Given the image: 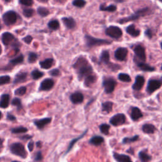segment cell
<instances>
[{"mask_svg": "<svg viewBox=\"0 0 162 162\" xmlns=\"http://www.w3.org/2000/svg\"><path fill=\"white\" fill-rule=\"evenodd\" d=\"M74 67L77 70L79 80L86 78L92 74V67L88 61L83 58L80 57L74 65Z\"/></svg>", "mask_w": 162, "mask_h": 162, "instance_id": "6da1fadb", "label": "cell"}, {"mask_svg": "<svg viewBox=\"0 0 162 162\" xmlns=\"http://www.w3.org/2000/svg\"><path fill=\"white\" fill-rule=\"evenodd\" d=\"M10 149L12 154L22 158H26L27 156V153L25 149V147L21 143H15L12 144L10 146Z\"/></svg>", "mask_w": 162, "mask_h": 162, "instance_id": "7a4b0ae2", "label": "cell"}, {"mask_svg": "<svg viewBox=\"0 0 162 162\" xmlns=\"http://www.w3.org/2000/svg\"><path fill=\"white\" fill-rule=\"evenodd\" d=\"M85 40L86 46L88 48H91L95 46H100V45H104V44H110L112 43L111 41L105 40V39H100L98 38H95L89 35L85 36Z\"/></svg>", "mask_w": 162, "mask_h": 162, "instance_id": "3957f363", "label": "cell"}, {"mask_svg": "<svg viewBox=\"0 0 162 162\" xmlns=\"http://www.w3.org/2000/svg\"><path fill=\"white\" fill-rule=\"evenodd\" d=\"M116 85H117L116 81L112 77L104 78L103 81V86L107 94L112 93L114 91Z\"/></svg>", "mask_w": 162, "mask_h": 162, "instance_id": "277c9868", "label": "cell"}, {"mask_svg": "<svg viewBox=\"0 0 162 162\" xmlns=\"http://www.w3.org/2000/svg\"><path fill=\"white\" fill-rule=\"evenodd\" d=\"M105 33L107 36L113 39H119L122 36V30L117 26H110L106 29Z\"/></svg>", "mask_w": 162, "mask_h": 162, "instance_id": "5b68a950", "label": "cell"}, {"mask_svg": "<svg viewBox=\"0 0 162 162\" xmlns=\"http://www.w3.org/2000/svg\"><path fill=\"white\" fill-rule=\"evenodd\" d=\"M2 18L4 24L7 25H10L17 22V15L14 11H8L3 14Z\"/></svg>", "mask_w": 162, "mask_h": 162, "instance_id": "8992f818", "label": "cell"}, {"mask_svg": "<svg viewBox=\"0 0 162 162\" xmlns=\"http://www.w3.org/2000/svg\"><path fill=\"white\" fill-rule=\"evenodd\" d=\"M126 117L123 113H117L113 115L110 120V123L113 126H118L125 123Z\"/></svg>", "mask_w": 162, "mask_h": 162, "instance_id": "52a82bcc", "label": "cell"}, {"mask_svg": "<svg viewBox=\"0 0 162 162\" xmlns=\"http://www.w3.org/2000/svg\"><path fill=\"white\" fill-rule=\"evenodd\" d=\"M162 85V81L160 80H150L147 86V91L151 94L158 89Z\"/></svg>", "mask_w": 162, "mask_h": 162, "instance_id": "ba28073f", "label": "cell"}, {"mask_svg": "<svg viewBox=\"0 0 162 162\" xmlns=\"http://www.w3.org/2000/svg\"><path fill=\"white\" fill-rule=\"evenodd\" d=\"M148 10L147 8L146 9H143V10H141L140 11H138V12H136L135 14L130 16V17H126V18H123L121 20H119V23L120 24H124V23H126L128 21H131V20H136L138 19L140 16L144 15L146 11Z\"/></svg>", "mask_w": 162, "mask_h": 162, "instance_id": "9c48e42d", "label": "cell"}, {"mask_svg": "<svg viewBox=\"0 0 162 162\" xmlns=\"http://www.w3.org/2000/svg\"><path fill=\"white\" fill-rule=\"evenodd\" d=\"M128 53V50L126 48L120 47L115 52V57L119 61H123L125 60Z\"/></svg>", "mask_w": 162, "mask_h": 162, "instance_id": "30bf717a", "label": "cell"}, {"mask_svg": "<svg viewBox=\"0 0 162 162\" xmlns=\"http://www.w3.org/2000/svg\"><path fill=\"white\" fill-rule=\"evenodd\" d=\"M134 51L136 56L138 58L139 60L144 61L146 60V53L145 49L141 45H137L134 48Z\"/></svg>", "mask_w": 162, "mask_h": 162, "instance_id": "8fae6325", "label": "cell"}, {"mask_svg": "<svg viewBox=\"0 0 162 162\" xmlns=\"http://www.w3.org/2000/svg\"><path fill=\"white\" fill-rule=\"evenodd\" d=\"M55 82L51 79H44L40 85L39 90L40 91H49L53 88L54 86Z\"/></svg>", "mask_w": 162, "mask_h": 162, "instance_id": "7c38bea8", "label": "cell"}, {"mask_svg": "<svg viewBox=\"0 0 162 162\" xmlns=\"http://www.w3.org/2000/svg\"><path fill=\"white\" fill-rule=\"evenodd\" d=\"M71 101L74 104H80L84 101V96L80 92H76L70 96Z\"/></svg>", "mask_w": 162, "mask_h": 162, "instance_id": "4fadbf2b", "label": "cell"}, {"mask_svg": "<svg viewBox=\"0 0 162 162\" xmlns=\"http://www.w3.org/2000/svg\"><path fill=\"white\" fill-rule=\"evenodd\" d=\"M145 80L144 78L141 76H138L136 77V81L133 86V89L135 91H139L142 89L144 86Z\"/></svg>", "mask_w": 162, "mask_h": 162, "instance_id": "5bb4252c", "label": "cell"}, {"mask_svg": "<svg viewBox=\"0 0 162 162\" xmlns=\"http://www.w3.org/2000/svg\"><path fill=\"white\" fill-rule=\"evenodd\" d=\"M115 159L118 162H133L131 158L127 155L123 154H118L116 152L113 153Z\"/></svg>", "mask_w": 162, "mask_h": 162, "instance_id": "9a60e30c", "label": "cell"}, {"mask_svg": "<svg viewBox=\"0 0 162 162\" xmlns=\"http://www.w3.org/2000/svg\"><path fill=\"white\" fill-rule=\"evenodd\" d=\"M14 39H15L14 36L12 34L10 33V32H4V33L2 34V41L3 44L5 46L10 44Z\"/></svg>", "mask_w": 162, "mask_h": 162, "instance_id": "2e32d148", "label": "cell"}, {"mask_svg": "<svg viewBox=\"0 0 162 162\" xmlns=\"http://www.w3.org/2000/svg\"><path fill=\"white\" fill-rule=\"evenodd\" d=\"M51 121V118H44L39 120H36L34 121V125L39 129H43L46 125L49 124Z\"/></svg>", "mask_w": 162, "mask_h": 162, "instance_id": "e0dca14e", "label": "cell"}, {"mask_svg": "<svg viewBox=\"0 0 162 162\" xmlns=\"http://www.w3.org/2000/svg\"><path fill=\"white\" fill-rule=\"evenodd\" d=\"M143 117V113L138 107H133L131 112V117L133 120L137 121Z\"/></svg>", "mask_w": 162, "mask_h": 162, "instance_id": "ac0fdd59", "label": "cell"}, {"mask_svg": "<svg viewBox=\"0 0 162 162\" xmlns=\"http://www.w3.org/2000/svg\"><path fill=\"white\" fill-rule=\"evenodd\" d=\"M61 20L64 25L69 29L74 28L76 25L75 20L72 17H63Z\"/></svg>", "mask_w": 162, "mask_h": 162, "instance_id": "d6986e66", "label": "cell"}, {"mask_svg": "<svg viewBox=\"0 0 162 162\" xmlns=\"http://www.w3.org/2000/svg\"><path fill=\"white\" fill-rule=\"evenodd\" d=\"M126 32L133 37H138L140 34V30L136 29L135 25H131L127 27Z\"/></svg>", "mask_w": 162, "mask_h": 162, "instance_id": "ffe728a7", "label": "cell"}, {"mask_svg": "<svg viewBox=\"0 0 162 162\" xmlns=\"http://www.w3.org/2000/svg\"><path fill=\"white\" fill-rule=\"evenodd\" d=\"M104 142V138L100 136H94L89 140V144L98 146L103 144Z\"/></svg>", "mask_w": 162, "mask_h": 162, "instance_id": "44dd1931", "label": "cell"}, {"mask_svg": "<svg viewBox=\"0 0 162 162\" xmlns=\"http://www.w3.org/2000/svg\"><path fill=\"white\" fill-rule=\"evenodd\" d=\"M10 103V96L8 94H3L1 96L0 107L2 108H7Z\"/></svg>", "mask_w": 162, "mask_h": 162, "instance_id": "7402d4cb", "label": "cell"}, {"mask_svg": "<svg viewBox=\"0 0 162 162\" xmlns=\"http://www.w3.org/2000/svg\"><path fill=\"white\" fill-rule=\"evenodd\" d=\"M53 62H54V60L53 58H47L44 61H40L39 65L42 69H48L53 66Z\"/></svg>", "mask_w": 162, "mask_h": 162, "instance_id": "603a6c76", "label": "cell"}, {"mask_svg": "<svg viewBox=\"0 0 162 162\" xmlns=\"http://www.w3.org/2000/svg\"><path fill=\"white\" fill-rule=\"evenodd\" d=\"M142 130L146 134H153L156 131V127L152 124L146 123L143 125Z\"/></svg>", "mask_w": 162, "mask_h": 162, "instance_id": "cb8c5ba5", "label": "cell"}, {"mask_svg": "<svg viewBox=\"0 0 162 162\" xmlns=\"http://www.w3.org/2000/svg\"><path fill=\"white\" fill-rule=\"evenodd\" d=\"M27 77V74L26 72H19L15 76L13 83L18 84L20 82H23L26 80Z\"/></svg>", "mask_w": 162, "mask_h": 162, "instance_id": "d4e9b609", "label": "cell"}, {"mask_svg": "<svg viewBox=\"0 0 162 162\" xmlns=\"http://www.w3.org/2000/svg\"><path fill=\"white\" fill-rule=\"evenodd\" d=\"M138 66L141 70H142L143 71H145V72H152L155 70V69L154 67H152L149 66V65L143 63V62L138 63Z\"/></svg>", "mask_w": 162, "mask_h": 162, "instance_id": "484cf974", "label": "cell"}, {"mask_svg": "<svg viewBox=\"0 0 162 162\" xmlns=\"http://www.w3.org/2000/svg\"><path fill=\"white\" fill-rule=\"evenodd\" d=\"M100 60L105 64H110V54L107 50L103 51L100 56Z\"/></svg>", "mask_w": 162, "mask_h": 162, "instance_id": "4316f807", "label": "cell"}, {"mask_svg": "<svg viewBox=\"0 0 162 162\" xmlns=\"http://www.w3.org/2000/svg\"><path fill=\"white\" fill-rule=\"evenodd\" d=\"M113 103L111 102H107L102 103V112L106 113H109L113 108Z\"/></svg>", "mask_w": 162, "mask_h": 162, "instance_id": "83f0119b", "label": "cell"}, {"mask_svg": "<svg viewBox=\"0 0 162 162\" xmlns=\"http://www.w3.org/2000/svg\"><path fill=\"white\" fill-rule=\"evenodd\" d=\"M139 158L141 162H149L151 159V156L144 151L139 152Z\"/></svg>", "mask_w": 162, "mask_h": 162, "instance_id": "f1b7e54d", "label": "cell"}, {"mask_svg": "<svg viewBox=\"0 0 162 162\" xmlns=\"http://www.w3.org/2000/svg\"><path fill=\"white\" fill-rule=\"evenodd\" d=\"M87 130H86V131H85L84 132V133L83 134H82L79 137H78V138H76V139H73L72 141H71V143H70V144H69V147H68V149H67V150L65 151V154H67L71 149H72V148H73V146H74V145L79 140V139H82L84 136V135L87 133Z\"/></svg>", "mask_w": 162, "mask_h": 162, "instance_id": "f546056e", "label": "cell"}, {"mask_svg": "<svg viewBox=\"0 0 162 162\" xmlns=\"http://www.w3.org/2000/svg\"><path fill=\"white\" fill-rule=\"evenodd\" d=\"M96 80V77L94 75H91L87 77L84 80V85L86 87H89L91 84H94Z\"/></svg>", "mask_w": 162, "mask_h": 162, "instance_id": "4dcf8cb0", "label": "cell"}, {"mask_svg": "<svg viewBox=\"0 0 162 162\" xmlns=\"http://www.w3.org/2000/svg\"><path fill=\"white\" fill-rule=\"evenodd\" d=\"M12 133L13 134H20V133H25L28 131V129L26 127L20 126L15 128H13L11 129Z\"/></svg>", "mask_w": 162, "mask_h": 162, "instance_id": "1f68e13d", "label": "cell"}, {"mask_svg": "<svg viewBox=\"0 0 162 162\" xmlns=\"http://www.w3.org/2000/svg\"><path fill=\"white\" fill-rule=\"evenodd\" d=\"M100 130L101 133L105 135H108L109 134V131L110 126L107 123H103L100 125Z\"/></svg>", "mask_w": 162, "mask_h": 162, "instance_id": "d6a6232c", "label": "cell"}, {"mask_svg": "<svg viewBox=\"0 0 162 162\" xmlns=\"http://www.w3.org/2000/svg\"><path fill=\"white\" fill-rule=\"evenodd\" d=\"M100 10L102 11H107L110 12H113L117 10V7L115 5H112L108 7H105L104 5H102L100 7Z\"/></svg>", "mask_w": 162, "mask_h": 162, "instance_id": "836d02e7", "label": "cell"}, {"mask_svg": "<svg viewBox=\"0 0 162 162\" xmlns=\"http://www.w3.org/2000/svg\"><path fill=\"white\" fill-rule=\"evenodd\" d=\"M31 76L34 80H38L39 78H41L44 76V73L38 71V69H35L31 73Z\"/></svg>", "mask_w": 162, "mask_h": 162, "instance_id": "e575fe53", "label": "cell"}, {"mask_svg": "<svg viewBox=\"0 0 162 162\" xmlns=\"http://www.w3.org/2000/svg\"><path fill=\"white\" fill-rule=\"evenodd\" d=\"M118 79L124 82H129L131 81V77L125 73H120L118 75Z\"/></svg>", "mask_w": 162, "mask_h": 162, "instance_id": "d590c367", "label": "cell"}, {"mask_svg": "<svg viewBox=\"0 0 162 162\" xmlns=\"http://www.w3.org/2000/svg\"><path fill=\"white\" fill-rule=\"evenodd\" d=\"M38 13L39 15H41L43 17H46L50 14V11L45 7H39L38 8Z\"/></svg>", "mask_w": 162, "mask_h": 162, "instance_id": "8d00e7d4", "label": "cell"}, {"mask_svg": "<svg viewBox=\"0 0 162 162\" xmlns=\"http://www.w3.org/2000/svg\"><path fill=\"white\" fill-rule=\"evenodd\" d=\"M48 26L52 30H57L60 27V24L57 20H53L49 22Z\"/></svg>", "mask_w": 162, "mask_h": 162, "instance_id": "74e56055", "label": "cell"}, {"mask_svg": "<svg viewBox=\"0 0 162 162\" xmlns=\"http://www.w3.org/2000/svg\"><path fill=\"white\" fill-rule=\"evenodd\" d=\"M23 61H24V56L22 55H20L18 57H16L13 60H11L10 61V63L12 65H16L22 63Z\"/></svg>", "mask_w": 162, "mask_h": 162, "instance_id": "f35d334b", "label": "cell"}, {"mask_svg": "<svg viewBox=\"0 0 162 162\" xmlns=\"http://www.w3.org/2000/svg\"><path fill=\"white\" fill-rule=\"evenodd\" d=\"M139 139V136H135L132 138H125L122 140V143L123 144H128L134 143Z\"/></svg>", "mask_w": 162, "mask_h": 162, "instance_id": "ab89813d", "label": "cell"}, {"mask_svg": "<svg viewBox=\"0 0 162 162\" xmlns=\"http://www.w3.org/2000/svg\"><path fill=\"white\" fill-rule=\"evenodd\" d=\"M38 56L36 53L33 52L29 53V57H28V61L30 63H33L38 60Z\"/></svg>", "mask_w": 162, "mask_h": 162, "instance_id": "60d3db41", "label": "cell"}, {"mask_svg": "<svg viewBox=\"0 0 162 162\" xmlns=\"http://www.w3.org/2000/svg\"><path fill=\"white\" fill-rule=\"evenodd\" d=\"M86 1L85 0H74L72 4L74 6L79 7V8H82L86 5Z\"/></svg>", "mask_w": 162, "mask_h": 162, "instance_id": "b9f144b4", "label": "cell"}, {"mask_svg": "<svg viewBox=\"0 0 162 162\" xmlns=\"http://www.w3.org/2000/svg\"><path fill=\"white\" fill-rule=\"evenodd\" d=\"M12 105L15 107H17L18 110H20L22 108V102L19 98H14L12 102Z\"/></svg>", "mask_w": 162, "mask_h": 162, "instance_id": "7bdbcfd3", "label": "cell"}, {"mask_svg": "<svg viewBox=\"0 0 162 162\" xmlns=\"http://www.w3.org/2000/svg\"><path fill=\"white\" fill-rule=\"evenodd\" d=\"M34 11L32 8H25L23 10V14L25 17L29 18L34 15Z\"/></svg>", "mask_w": 162, "mask_h": 162, "instance_id": "ee69618b", "label": "cell"}, {"mask_svg": "<svg viewBox=\"0 0 162 162\" xmlns=\"http://www.w3.org/2000/svg\"><path fill=\"white\" fill-rule=\"evenodd\" d=\"M27 91V87L25 86L20 87L15 91V94L17 96H23Z\"/></svg>", "mask_w": 162, "mask_h": 162, "instance_id": "f6af8a7d", "label": "cell"}, {"mask_svg": "<svg viewBox=\"0 0 162 162\" xmlns=\"http://www.w3.org/2000/svg\"><path fill=\"white\" fill-rule=\"evenodd\" d=\"M10 80H11V78L8 76H2L1 77H0V84L3 85V84H5L9 83Z\"/></svg>", "mask_w": 162, "mask_h": 162, "instance_id": "bcb514c9", "label": "cell"}, {"mask_svg": "<svg viewBox=\"0 0 162 162\" xmlns=\"http://www.w3.org/2000/svg\"><path fill=\"white\" fill-rule=\"evenodd\" d=\"M19 3L25 6L30 7L33 4V0H19Z\"/></svg>", "mask_w": 162, "mask_h": 162, "instance_id": "7dc6e473", "label": "cell"}, {"mask_svg": "<svg viewBox=\"0 0 162 162\" xmlns=\"http://www.w3.org/2000/svg\"><path fill=\"white\" fill-rule=\"evenodd\" d=\"M49 73H50V75H51V76H53V77L58 76L60 74V72L59 69H53Z\"/></svg>", "mask_w": 162, "mask_h": 162, "instance_id": "c3c4849f", "label": "cell"}, {"mask_svg": "<svg viewBox=\"0 0 162 162\" xmlns=\"http://www.w3.org/2000/svg\"><path fill=\"white\" fill-rule=\"evenodd\" d=\"M43 159V155H42V153L41 151H38L36 155H35V158H34V160L36 161H39L41 160H42Z\"/></svg>", "mask_w": 162, "mask_h": 162, "instance_id": "681fc988", "label": "cell"}, {"mask_svg": "<svg viewBox=\"0 0 162 162\" xmlns=\"http://www.w3.org/2000/svg\"><path fill=\"white\" fill-rule=\"evenodd\" d=\"M27 146H28V149H29V151L31 152V151H33L34 147V141H30V142L29 143Z\"/></svg>", "mask_w": 162, "mask_h": 162, "instance_id": "f907efd6", "label": "cell"}, {"mask_svg": "<svg viewBox=\"0 0 162 162\" xmlns=\"http://www.w3.org/2000/svg\"><path fill=\"white\" fill-rule=\"evenodd\" d=\"M23 41L25 42L27 44H30L32 41V37L30 36H27L23 38Z\"/></svg>", "mask_w": 162, "mask_h": 162, "instance_id": "816d5d0a", "label": "cell"}, {"mask_svg": "<svg viewBox=\"0 0 162 162\" xmlns=\"http://www.w3.org/2000/svg\"><path fill=\"white\" fill-rule=\"evenodd\" d=\"M7 120H10V121H15V120H17L16 117H15L14 115H12L11 113H7Z\"/></svg>", "mask_w": 162, "mask_h": 162, "instance_id": "f5cc1de1", "label": "cell"}, {"mask_svg": "<svg viewBox=\"0 0 162 162\" xmlns=\"http://www.w3.org/2000/svg\"><path fill=\"white\" fill-rule=\"evenodd\" d=\"M145 34L149 38H151L152 37V32L150 29H148L146 30V31L145 32Z\"/></svg>", "mask_w": 162, "mask_h": 162, "instance_id": "db71d44e", "label": "cell"}, {"mask_svg": "<svg viewBox=\"0 0 162 162\" xmlns=\"http://www.w3.org/2000/svg\"><path fill=\"white\" fill-rule=\"evenodd\" d=\"M32 137L31 136H29V135H26V136H23L20 137V138L22 140H27V139H31Z\"/></svg>", "mask_w": 162, "mask_h": 162, "instance_id": "11a10c76", "label": "cell"}, {"mask_svg": "<svg viewBox=\"0 0 162 162\" xmlns=\"http://www.w3.org/2000/svg\"><path fill=\"white\" fill-rule=\"evenodd\" d=\"M36 146H37V147H38V148H41V141L37 142V143H36Z\"/></svg>", "mask_w": 162, "mask_h": 162, "instance_id": "9f6ffc18", "label": "cell"}, {"mask_svg": "<svg viewBox=\"0 0 162 162\" xmlns=\"http://www.w3.org/2000/svg\"><path fill=\"white\" fill-rule=\"evenodd\" d=\"M114 1H115L117 2H118V3H122L124 1V0H114Z\"/></svg>", "mask_w": 162, "mask_h": 162, "instance_id": "6f0895ef", "label": "cell"}, {"mask_svg": "<svg viewBox=\"0 0 162 162\" xmlns=\"http://www.w3.org/2000/svg\"><path fill=\"white\" fill-rule=\"evenodd\" d=\"M5 1L6 2H8L10 1V0H5Z\"/></svg>", "mask_w": 162, "mask_h": 162, "instance_id": "680465c9", "label": "cell"}, {"mask_svg": "<svg viewBox=\"0 0 162 162\" xmlns=\"http://www.w3.org/2000/svg\"><path fill=\"white\" fill-rule=\"evenodd\" d=\"M12 162H20V161H13Z\"/></svg>", "mask_w": 162, "mask_h": 162, "instance_id": "91938a15", "label": "cell"}, {"mask_svg": "<svg viewBox=\"0 0 162 162\" xmlns=\"http://www.w3.org/2000/svg\"><path fill=\"white\" fill-rule=\"evenodd\" d=\"M161 48H162V42H161Z\"/></svg>", "mask_w": 162, "mask_h": 162, "instance_id": "94428289", "label": "cell"}, {"mask_svg": "<svg viewBox=\"0 0 162 162\" xmlns=\"http://www.w3.org/2000/svg\"><path fill=\"white\" fill-rule=\"evenodd\" d=\"M43 1H48V0H43Z\"/></svg>", "mask_w": 162, "mask_h": 162, "instance_id": "6125c7cd", "label": "cell"}, {"mask_svg": "<svg viewBox=\"0 0 162 162\" xmlns=\"http://www.w3.org/2000/svg\"><path fill=\"white\" fill-rule=\"evenodd\" d=\"M161 70H162V65H161Z\"/></svg>", "mask_w": 162, "mask_h": 162, "instance_id": "be15d7a7", "label": "cell"}, {"mask_svg": "<svg viewBox=\"0 0 162 162\" xmlns=\"http://www.w3.org/2000/svg\"><path fill=\"white\" fill-rule=\"evenodd\" d=\"M160 1H161V2H162V0H160Z\"/></svg>", "mask_w": 162, "mask_h": 162, "instance_id": "e7e4bbea", "label": "cell"}]
</instances>
